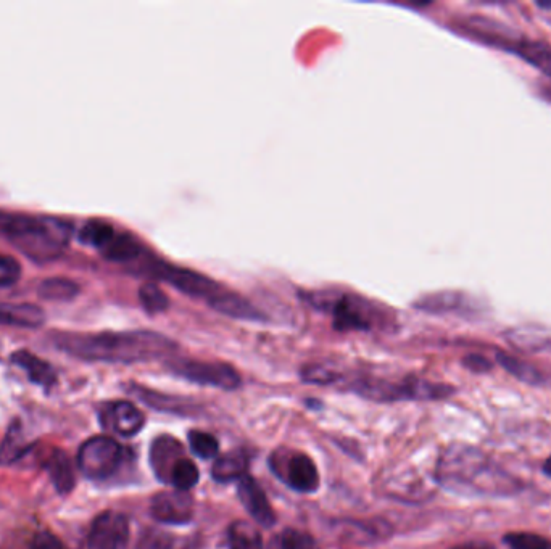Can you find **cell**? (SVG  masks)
<instances>
[{
    "label": "cell",
    "mask_w": 551,
    "mask_h": 549,
    "mask_svg": "<svg viewBox=\"0 0 551 549\" xmlns=\"http://www.w3.org/2000/svg\"><path fill=\"white\" fill-rule=\"evenodd\" d=\"M38 294L50 302H70L78 297L79 285L67 277H50L41 282Z\"/></svg>",
    "instance_id": "484cf974"
},
{
    "label": "cell",
    "mask_w": 551,
    "mask_h": 549,
    "mask_svg": "<svg viewBox=\"0 0 551 549\" xmlns=\"http://www.w3.org/2000/svg\"><path fill=\"white\" fill-rule=\"evenodd\" d=\"M29 549H65L62 540L54 535L52 532H39L34 535L33 541H31V548Z\"/></svg>",
    "instance_id": "8d00e7d4"
},
{
    "label": "cell",
    "mask_w": 551,
    "mask_h": 549,
    "mask_svg": "<svg viewBox=\"0 0 551 549\" xmlns=\"http://www.w3.org/2000/svg\"><path fill=\"white\" fill-rule=\"evenodd\" d=\"M315 310L329 313L337 331H369L373 327V306L360 297L332 290L300 292Z\"/></svg>",
    "instance_id": "5b68a950"
},
{
    "label": "cell",
    "mask_w": 551,
    "mask_h": 549,
    "mask_svg": "<svg viewBox=\"0 0 551 549\" xmlns=\"http://www.w3.org/2000/svg\"><path fill=\"white\" fill-rule=\"evenodd\" d=\"M300 377H302L303 382L316 385L336 384V382H340V379H342L339 372L328 368V366H324V364H308V366H303L302 371H300Z\"/></svg>",
    "instance_id": "836d02e7"
},
{
    "label": "cell",
    "mask_w": 551,
    "mask_h": 549,
    "mask_svg": "<svg viewBox=\"0 0 551 549\" xmlns=\"http://www.w3.org/2000/svg\"><path fill=\"white\" fill-rule=\"evenodd\" d=\"M542 342V335L532 329H518L513 332V343H521L518 347H527L531 350L532 347H542Z\"/></svg>",
    "instance_id": "74e56055"
},
{
    "label": "cell",
    "mask_w": 551,
    "mask_h": 549,
    "mask_svg": "<svg viewBox=\"0 0 551 549\" xmlns=\"http://www.w3.org/2000/svg\"><path fill=\"white\" fill-rule=\"evenodd\" d=\"M133 392L144 401L145 405H149L150 408L160 409V411H168V413L174 414H189L195 408V405H191L189 401L183 400V398L168 397V395L152 392V390L144 389V387H139V385H133Z\"/></svg>",
    "instance_id": "603a6c76"
},
{
    "label": "cell",
    "mask_w": 551,
    "mask_h": 549,
    "mask_svg": "<svg viewBox=\"0 0 551 549\" xmlns=\"http://www.w3.org/2000/svg\"><path fill=\"white\" fill-rule=\"evenodd\" d=\"M191 451L200 459H216L220 455V442L218 438L203 430H191L187 435Z\"/></svg>",
    "instance_id": "1f68e13d"
},
{
    "label": "cell",
    "mask_w": 551,
    "mask_h": 549,
    "mask_svg": "<svg viewBox=\"0 0 551 549\" xmlns=\"http://www.w3.org/2000/svg\"><path fill=\"white\" fill-rule=\"evenodd\" d=\"M100 422L104 429L115 432L120 437L131 438L139 434L145 426V417L141 409L131 401H113L100 411Z\"/></svg>",
    "instance_id": "7c38bea8"
},
{
    "label": "cell",
    "mask_w": 551,
    "mask_h": 549,
    "mask_svg": "<svg viewBox=\"0 0 551 549\" xmlns=\"http://www.w3.org/2000/svg\"><path fill=\"white\" fill-rule=\"evenodd\" d=\"M115 236L116 232L112 224L102 219L87 221L79 231V240L89 247L99 248L100 252L112 242Z\"/></svg>",
    "instance_id": "4316f807"
},
{
    "label": "cell",
    "mask_w": 551,
    "mask_h": 549,
    "mask_svg": "<svg viewBox=\"0 0 551 549\" xmlns=\"http://www.w3.org/2000/svg\"><path fill=\"white\" fill-rule=\"evenodd\" d=\"M46 321V314L33 303L0 302V326L36 329Z\"/></svg>",
    "instance_id": "e0dca14e"
},
{
    "label": "cell",
    "mask_w": 551,
    "mask_h": 549,
    "mask_svg": "<svg viewBox=\"0 0 551 549\" xmlns=\"http://www.w3.org/2000/svg\"><path fill=\"white\" fill-rule=\"evenodd\" d=\"M150 516L166 525H186L194 517V498L189 492H162L150 501Z\"/></svg>",
    "instance_id": "8fae6325"
},
{
    "label": "cell",
    "mask_w": 551,
    "mask_h": 549,
    "mask_svg": "<svg viewBox=\"0 0 551 549\" xmlns=\"http://www.w3.org/2000/svg\"><path fill=\"white\" fill-rule=\"evenodd\" d=\"M144 252L141 242L131 234H116L112 242L102 250L108 261L115 263H133Z\"/></svg>",
    "instance_id": "7402d4cb"
},
{
    "label": "cell",
    "mask_w": 551,
    "mask_h": 549,
    "mask_svg": "<svg viewBox=\"0 0 551 549\" xmlns=\"http://www.w3.org/2000/svg\"><path fill=\"white\" fill-rule=\"evenodd\" d=\"M228 549H265L260 530L250 522H232L226 532Z\"/></svg>",
    "instance_id": "cb8c5ba5"
},
{
    "label": "cell",
    "mask_w": 551,
    "mask_h": 549,
    "mask_svg": "<svg viewBox=\"0 0 551 549\" xmlns=\"http://www.w3.org/2000/svg\"><path fill=\"white\" fill-rule=\"evenodd\" d=\"M128 541V517L123 512L105 511L92 522L87 546L89 549H125Z\"/></svg>",
    "instance_id": "9c48e42d"
},
{
    "label": "cell",
    "mask_w": 551,
    "mask_h": 549,
    "mask_svg": "<svg viewBox=\"0 0 551 549\" xmlns=\"http://www.w3.org/2000/svg\"><path fill=\"white\" fill-rule=\"evenodd\" d=\"M0 234L23 255L42 263L62 255L70 240L71 224L57 218L0 211Z\"/></svg>",
    "instance_id": "3957f363"
},
{
    "label": "cell",
    "mask_w": 551,
    "mask_h": 549,
    "mask_svg": "<svg viewBox=\"0 0 551 549\" xmlns=\"http://www.w3.org/2000/svg\"><path fill=\"white\" fill-rule=\"evenodd\" d=\"M21 265L12 256L0 253V289H9L20 281Z\"/></svg>",
    "instance_id": "d590c367"
},
{
    "label": "cell",
    "mask_w": 551,
    "mask_h": 549,
    "mask_svg": "<svg viewBox=\"0 0 551 549\" xmlns=\"http://www.w3.org/2000/svg\"><path fill=\"white\" fill-rule=\"evenodd\" d=\"M200 472L197 464L192 459L184 456L173 467L170 475V485L179 492H189L199 483Z\"/></svg>",
    "instance_id": "f1b7e54d"
},
{
    "label": "cell",
    "mask_w": 551,
    "mask_h": 549,
    "mask_svg": "<svg viewBox=\"0 0 551 549\" xmlns=\"http://www.w3.org/2000/svg\"><path fill=\"white\" fill-rule=\"evenodd\" d=\"M237 496L255 524L260 525L263 529H271L276 524L273 506H271L265 490L260 487L257 480L253 479L252 475H244L237 482Z\"/></svg>",
    "instance_id": "4fadbf2b"
},
{
    "label": "cell",
    "mask_w": 551,
    "mask_h": 549,
    "mask_svg": "<svg viewBox=\"0 0 551 549\" xmlns=\"http://www.w3.org/2000/svg\"><path fill=\"white\" fill-rule=\"evenodd\" d=\"M31 446L33 445H29L23 437L20 424L13 422L5 435L4 442L0 445V466L17 463L18 459L23 458L31 450Z\"/></svg>",
    "instance_id": "d4e9b609"
},
{
    "label": "cell",
    "mask_w": 551,
    "mask_h": 549,
    "mask_svg": "<svg viewBox=\"0 0 551 549\" xmlns=\"http://www.w3.org/2000/svg\"><path fill=\"white\" fill-rule=\"evenodd\" d=\"M145 274L154 277L157 281L170 284L173 289L178 290L187 297L197 298L207 303L210 298L220 294L224 289L223 285L213 281L212 277L197 273L192 269L181 268V266L170 265L165 261H154L152 265L145 268Z\"/></svg>",
    "instance_id": "52a82bcc"
},
{
    "label": "cell",
    "mask_w": 551,
    "mask_h": 549,
    "mask_svg": "<svg viewBox=\"0 0 551 549\" xmlns=\"http://www.w3.org/2000/svg\"><path fill=\"white\" fill-rule=\"evenodd\" d=\"M497 360L506 371L513 374L516 379L522 380V382L535 384V382H539L540 380L539 372L535 371L529 364L524 363V361L514 358V356L506 355V353H498Z\"/></svg>",
    "instance_id": "d6a6232c"
},
{
    "label": "cell",
    "mask_w": 551,
    "mask_h": 549,
    "mask_svg": "<svg viewBox=\"0 0 551 549\" xmlns=\"http://www.w3.org/2000/svg\"><path fill=\"white\" fill-rule=\"evenodd\" d=\"M464 366L474 372L489 371L490 363L481 355H469L464 358Z\"/></svg>",
    "instance_id": "f35d334b"
},
{
    "label": "cell",
    "mask_w": 551,
    "mask_h": 549,
    "mask_svg": "<svg viewBox=\"0 0 551 549\" xmlns=\"http://www.w3.org/2000/svg\"><path fill=\"white\" fill-rule=\"evenodd\" d=\"M435 480L448 492L463 496H513L522 485L484 451L471 445H452L440 455Z\"/></svg>",
    "instance_id": "7a4b0ae2"
},
{
    "label": "cell",
    "mask_w": 551,
    "mask_h": 549,
    "mask_svg": "<svg viewBox=\"0 0 551 549\" xmlns=\"http://www.w3.org/2000/svg\"><path fill=\"white\" fill-rule=\"evenodd\" d=\"M184 456H186L184 446L178 438L166 434L155 438L150 445L149 453L150 467H152L155 477L165 485H170L171 471L179 459H183Z\"/></svg>",
    "instance_id": "5bb4252c"
},
{
    "label": "cell",
    "mask_w": 551,
    "mask_h": 549,
    "mask_svg": "<svg viewBox=\"0 0 551 549\" xmlns=\"http://www.w3.org/2000/svg\"><path fill=\"white\" fill-rule=\"evenodd\" d=\"M505 49L513 50V54L519 55L529 65L551 76V49L543 42L516 41L510 39L506 42Z\"/></svg>",
    "instance_id": "44dd1931"
},
{
    "label": "cell",
    "mask_w": 551,
    "mask_h": 549,
    "mask_svg": "<svg viewBox=\"0 0 551 549\" xmlns=\"http://www.w3.org/2000/svg\"><path fill=\"white\" fill-rule=\"evenodd\" d=\"M207 305L216 313L228 316L239 321H266V316L260 308L253 305L242 295L234 294L231 290L223 289L220 294L208 300Z\"/></svg>",
    "instance_id": "9a60e30c"
},
{
    "label": "cell",
    "mask_w": 551,
    "mask_h": 549,
    "mask_svg": "<svg viewBox=\"0 0 551 549\" xmlns=\"http://www.w3.org/2000/svg\"><path fill=\"white\" fill-rule=\"evenodd\" d=\"M473 298L461 292L445 290L435 294L424 295L415 302V308L424 313L445 314L463 313V311H474Z\"/></svg>",
    "instance_id": "2e32d148"
},
{
    "label": "cell",
    "mask_w": 551,
    "mask_h": 549,
    "mask_svg": "<svg viewBox=\"0 0 551 549\" xmlns=\"http://www.w3.org/2000/svg\"><path fill=\"white\" fill-rule=\"evenodd\" d=\"M452 549H495L493 545L487 543V541H468V543H463V545L455 546Z\"/></svg>",
    "instance_id": "ab89813d"
},
{
    "label": "cell",
    "mask_w": 551,
    "mask_h": 549,
    "mask_svg": "<svg viewBox=\"0 0 551 549\" xmlns=\"http://www.w3.org/2000/svg\"><path fill=\"white\" fill-rule=\"evenodd\" d=\"M12 363L26 372L28 379L42 389L50 390L57 384V372L47 361L33 355L31 351H15L12 355Z\"/></svg>",
    "instance_id": "ac0fdd59"
},
{
    "label": "cell",
    "mask_w": 551,
    "mask_h": 549,
    "mask_svg": "<svg viewBox=\"0 0 551 549\" xmlns=\"http://www.w3.org/2000/svg\"><path fill=\"white\" fill-rule=\"evenodd\" d=\"M505 543L511 549H551V541L535 533H508Z\"/></svg>",
    "instance_id": "e575fe53"
},
{
    "label": "cell",
    "mask_w": 551,
    "mask_h": 549,
    "mask_svg": "<svg viewBox=\"0 0 551 549\" xmlns=\"http://www.w3.org/2000/svg\"><path fill=\"white\" fill-rule=\"evenodd\" d=\"M168 369L174 376L213 389L232 392L241 387L242 380L239 372L231 364L218 361L174 360L168 363Z\"/></svg>",
    "instance_id": "ba28073f"
},
{
    "label": "cell",
    "mask_w": 551,
    "mask_h": 549,
    "mask_svg": "<svg viewBox=\"0 0 551 549\" xmlns=\"http://www.w3.org/2000/svg\"><path fill=\"white\" fill-rule=\"evenodd\" d=\"M350 390L360 397L376 403H397V401L442 400L453 393L450 385L431 382L421 377H403L400 380L382 377H358L352 380Z\"/></svg>",
    "instance_id": "277c9868"
},
{
    "label": "cell",
    "mask_w": 551,
    "mask_h": 549,
    "mask_svg": "<svg viewBox=\"0 0 551 549\" xmlns=\"http://www.w3.org/2000/svg\"><path fill=\"white\" fill-rule=\"evenodd\" d=\"M55 343L79 360L112 364L149 363L173 356L178 350L174 340L154 331L60 334Z\"/></svg>",
    "instance_id": "6da1fadb"
},
{
    "label": "cell",
    "mask_w": 551,
    "mask_h": 549,
    "mask_svg": "<svg viewBox=\"0 0 551 549\" xmlns=\"http://www.w3.org/2000/svg\"><path fill=\"white\" fill-rule=\"evenodd\" d=\"M543 472L551 479V456L545 461V464H543Z\"/></svg>",
    "instance_id": "60d3db41"
},
{
    "label": "cell",
    "mask_w": 551,
    "mask_h": 549,
    "mask_svg": "<svg viewBox=\"0 0 551 549\" xmlns=\"http://www.w3.org/2000/svg\"><path fill=\"white\" fill-rule=\"evenodd\" d=\"M266 549H319V545L310 533L297 529H284L271 538Z\"/></svg>",
    "instance_id": "83f0119b"
},
{
    "label": "cell",
    "mask_w": 551,
    "mask_h": 549,
    "mask_svg": "<svg viewBox=\"0 0 551 549\" xmlns=\"http://www.w3.org/2000/svg\"><path fill=\"white\" fill-rule=\"evenodd\" d=\"M249 471V455L244 450H232L215 459L212 477L215 482H239Z\"/></svg>",
    "instance_id": "d6986e66"
},
{
    "label": "cell",
    "mask_w": 551,
    "mask_h": 549,
    "mask_svg": "<svg viewBox=\"0 0 551 549\" xmlns=\"http://www.w3.org/2000/svg\"><path fill=\"white\" fill-rule=\"evenodd\" d=\"M274 474L278 475L287 487L302 495L318 492L321 477L315 461L305 453H290L286 463L273 466Z\"/></svg>",
    "instance_id": "30bf717a"
},
{
    "label": "cell",
    "mask_w": 551,
    "mask_h": 549,
    "mask_svg": "<svg viewBox=\"0 0 551 549\" xmlns=\"http://www.w3.org/2000/svg\"><path fill=\"white\" fill-rule=\"evenodd\" d=\"M139 549H189L191 541L186 538L173 537L171 533L149 529L142 533Z\"/></svg>",
    "instance_id": "f546056e"
},
{
    "label": "cell",
    "mask_w": 551,
    "mask_h": 549,
    "mask_svg": "<svg viewBox=\"0 0 551 549\" xmlns=\"http://www.w3.org/2000/svg\"><path fill=\"white\" fill-rule=\"evenodd\" d=\"M46 469L49 472L50 480L54 483L55 490L60 495H68L75 488V467L65 451L58 450V448L52 450L46 461Z\"/></svg>",
    "instance_id": "ffe728a7"
},
{
    "label": "cell",
    "mask_w": 551,
    "mask_h": 549,
    "mask_svg": "<svg viewBox=\"0 0 551 549\" xmlns=\"http://www.w3.org/2000/svg\"><path fill=\"white\" fill-rule=\"evenodd\" d=\"M139 303L145 313H165L170 308V298L154 282H145L139 289Z\"/></svg>",
    "instance_id": "4dcf8cb0"
},
{
    "label": "cell",
    "mask_w": 551,
    "mask_h": 549,
    "mask_svg": "<svg viewBox=\"0 0 551 549\" xmlns=\"http://www.w3.org/2000/svg\"><path fill=\"white\" fill-rule=\"evenodd\" d=\"M125 459V448L107 435L89 438L78 451L79 471L91 480H107L118 472Z\"/></svg>",
    "instance_id": "8992f818"
}]
</instances>
